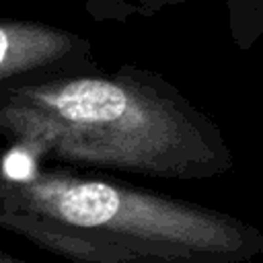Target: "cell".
Wrapping results in <instances>:
<instances>
[{
    "label": "cell",
    "mask_w": 263,
    "mask_h": 263,
    "mask_svg": "<svg viewBox=\"0 0 263 263\" xmlns=\"http://www.w3.org/2000/svg\"><path fill=\"white\" fill-rule=\"evenodd\" d=\"M181 0H88V12L97 18H127L132 14H144L160 10Z\"/></svg>",
    "instance_id": "5"
},
{
    "label": "cell",
    "mask_w": 263,
    "mask_h": 263,
    "mask_svg": "<svg viewBox=\"0 0 263 263\" xmlns=\"http://www.w3.org/2000/svg\"><path fill=\"white\" fill-rule=\"evenodd\" d=\"M97 70L92 45L64 29L0 21V86Z\"/></svg>",
    "instance_id": "3"
},
{
    "label": "cell",
    "mask_w": 263,
    "mask_h": 263,
    "mask_svg": "<svg viewBox=\"0 0 263 263\" xmlns=\"http://www.w3.org/2000/svg\"><path fill=\"white\" fill-rule=\"evenodd\" d=\"M0 230L70 263H247L263 234L224 212L64 166H0Z\"/></svg>",
    "instance_id": "2"
},
{
    "label": "cell",
    "mask_w": 263,
    "mask_h": 263,
    "mask_svg": "<svg viewBox=\"0 0 263 263\" xmlns=\"http://www.w3.org/2000/svg\"><path fill=\"white\" fill-rule=\"evenodd\" d=\"M0 263H25V261H16L12 257H6L4 253H0Z\"/></svg>",
    "instance_id": "6"
},
{
    "label": "cell",
    "mask_w": 263,
    "mask_h": 263,
    "mask_svg": "<svg viewBox=\"0 0 263 263\" xmlns=\"http://www.w3.org/2000/svg\"><path fill=\"white\" fill-rule=\"evenodd\" d=\"M228 25L238 47H251L263 33V0H224Z\"/></svg>",
    "instance_id": "4"
},
{
    "label": "cell",
    "mask_w": 263,
    "mask_h": 263,
    "mask_svg": "<svg viewBox=\"0 0 263 263\" xmlns=\"http://www.w3.org/2000/svg\"><path fill=\"white\" fill-rule=\"evenodd\" d=\"M0 136L58 166L205 179L232 166L220 127L162 76L121 68L0 86Z\"/></svg>",
    "instance_id": "1"
}]
</instances>
